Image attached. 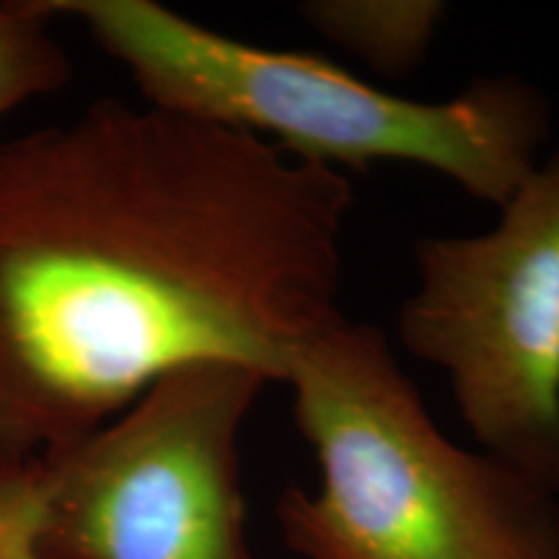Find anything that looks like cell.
<instances>
[{"label": "cell", "mask_w": 559, "mask_h": 559, "mask_svg": "<svg viewBox=\"0 0 559 559\" xmlns=\"http://www.w3.org/2000/svg\"><path fill=\"white\" fill-rule=\"evenodd\" d=\"M41 5L79 21L124 66L148 107L247 132L340 174L409 164L500 207L539 166L551 135L547 96L519 75H481L451 99L419 102L317 55L230 39L156 0Z\"/></svg>", "instance_id": "cell-2"}, {"label": "cell", "mask_w": 559, "mask_h": 559, "mask_svg": "<svg viewBox=\"0 0 559 559\" xmlns=\"http://www.w3.org/2000/svg\"><path fill=\"white\" fill-rule=\"evenodd\" d=\"M0 559H37L13 466L0 469Z\"/></svg>", "instance_id": "cell-8"}, {"label": "cell", "mask_w": 559, "mask_h": 559, "mask_svg": "<svg viewBox=\"0 0 559 559\" xmlns=\"http://www.w3.org/2000/svg\"><path fill=\"white\" fill-rule=\"evenodd\" d=\"M353 205L345 174L148 104L0 143V466L174 370L283 381L342 313Z\"/></svg>", "instance_id": "cell-1"}, {"label": "cell", "mask_w": 559, "mask_h": 559, "mask_svg": "<svg viewBox=\"0 0 559 559\" xmlns=\"http://www.w3.org/2000/svg\"><path fill=\"white\" fill-rule=\"evenodd\" d=\"M317 492L290 487L277 526L304 559H559V498L438 428L389 334L337 313L285 368Z\"/></svg>", "instance_id": "cell-3"}, {"label": "cell", "mask_w": 559, "mask_h": 559, "mask_svg": "<svg viewBox=\"0 0 559 559\" xmlns=\"http://www.w3.org/2000/svg\"><path fill=\"white\" fill-rule=\"evenodd\" d=\"M479 234L423 236L396 311L481 451L559 498V148Z\"/></svg>", "instance_id": "cell-5"}, {"label": "cell", "mask_w": 559, "mask_h": 559, "mask_svg": "<svg viewBox=\"0 0 559 559\" xmlns=\"http://www.w3.org/2000/svg\"><path fill=\"white\" fill-rule=\"evenodd\" d=\"M267 379L174 370L86 436L13 464L37 559H257L241 432Z\"/></svg>", "instance_id": "cell-4"}, {"label": "cell", "mask_w": 559, "mask_h": 559, "mask_svg": "<svg viewBox=\"0 0 559 559\" xmlns=\"http://www.w3.org/2000/svg\"><path fill=\"white\" fill-rule=\"evenodd\" d=\"M41 0L0 3V117L66 86L70 62Z\"/></svg>", "instance_id": "cell-7"}, {"label": "cell", "mask_w": 559, "mask_h": 559, "mask_svg": "<svg viewBox=\"0 0 559 559\" xmlns=\"http://www.w3.org/2000/svg\"><path fill=\"white\" fill-rule=\"evenodd\" d=\"M319 37L383 75H409L449 16L438 0H311L298 9Z\"/></svg>", "instance_id": "cell-6"}]
</instances>
